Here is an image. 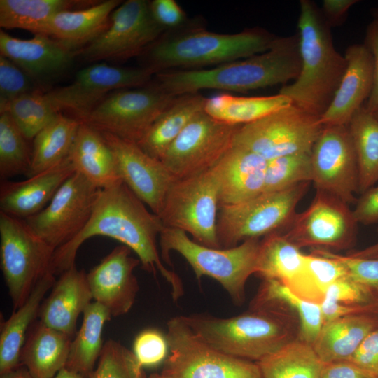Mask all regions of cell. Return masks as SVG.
I'll return each mask as SVG.
<instances>
[{"instance_id":"7dc6e473","label":"cell","mask_w":378,"mask_h":378,"mask_svg":"<svg viewBox=\"0 0 378 378\" xmlns=\"http://www.w3.org/2000/svg\"><path fill=\"white\" fill-rule=\"evenodd\" d=\"M132 352L143 368L156 367L164 363L169 355L167 337L157 329H146L136 337Z\"/></svg>"},{"instance_id":"484cf974","label":"cell","mask_w":378,"mask_h":378,"mask_svg":"<svg viewBox=\"0 0 378 378\" xmlns=\"http://www.w3.org/2000/svg\"><path fill=\"white\" fill-rule=\"evenodd\" d=\"M122 2L107 0L87 7L59 12L50 19L41 34L48 36L78 51L108 28L112 13Z\"/></svg>"},{"instance_id":"60d3db41","label":"cell","mask_w":378,"mask_h":378,"mask_svg":"<svg viewBox=\"0 0 378 378\" xmlns=\"http://www.w3.org/2000/svg\"><path fill=\"white\" fill-rule=\"evenodd\" d=\"M7 112L0 113V178L27 176L31 163L32 148Z\"/></svg>"},{"instance_id":"3957f363","label":"cell","mask_w":378,"mask_h":378,"mask_svg":"<svg viewBox=\"0 0 378 378\" xmlns=\"http://www.w3.org/2000/svg\"><path fill=\"white\" fill-rule=\"evenodd\" d=\"M302 61L298 78L279 94L319 118L329 107L345 73L347 62L335 49L330 27L321 9L309 0L300 1L298 19Z\"/></svg>"},{"instance_id":"e0dca14e","label":"cell","mask_w":378,"mask_h":378,"mask_svg":"<svg viewBox=\"0 0 378 378\" xmlns=\"http://www.w3.org/2000/svg\"><path fill=\"white\" fill-rule=\"evenodd\" d=\"M357 225L349 204L329 192L316 190L308 208L297 213L283 234L300 248L342 250L354 244Z\"/></svg>"},{"instance_id":"c3c4849f","label":"cell","mask_w":378,"mask_h":378,"mask_svg":"<svg viewBox=\"0 0 378 378\" xmlns=\"http://www.w3.org/2000/svg\"><path fill=\"white\" fill-rule=\"evenodd\" d=\"M378 297L349 276L342 278L326 290L323 299L344 306H368Z\"/></svg>"},{"instance_id":"f1b7e54d","label":"cell","mask_w":378,"mask_h":378,"mask_svg":"<svg viewBox=\"0 0 378 378\" xmlns=\"http://www.w3.org/2000/svg\"><path fill=\"white\" fill-rule=\"evenodd\" d=\"M251 309L286 313L290 310L298 319V339L312 346L323 325L320 304L300 298L275 280L262 281Z\"/></svg>"},{"instance_id":"681fc988","label":"cell","mask_w":378,"mask_h":378,"mask_svg":"<svg viewBox=\"0 0 378 378\" xmlns=\"http://www.w3.org/2000/svg\"><path fill=\"white\" fill-rule=\"evenodd\" d=\"M150 8L155 20L166 31L176 30L185 26L186 14L174 0H153Z\"/></svg>"},{"instance_id":"ac0fdd59","label":"cell","mask_w":378,"mask_h":378,"mask_svg":"<svg viewBox=\"0 0 378 378\" xmlns=\"http://www.w3.org/2000/svg\"><path fill=\"white\" fill-rule=\"evenodd\" d=\"M312 182L347 204L358 193L357 158L348 125L323 126L311 151Z\"/></svg>"},{"instance_id":"bcb514c9","label":"cell","mask_w":378,"mask_h":378,"mask_svg":"<svg viewBox=\"0 0 378 378\" xmlns=\"http://www.w3.org/2000/svg\"><path fill=\"white\" fill-rule=\"evenodd\" d=\"M35 82L11 60L0 55V110L15 99L40 92Z\"/></svg>"},{"instance_id":"e575fe53","label":"cell","mask_w":378,"mask_h":378,"mask_svg":"<svg viewBox=\"0 0 378 378\" xmlns=\"http://www.w3.org/2000/svg\"><path fill=\"white\" fill-rule=\"evenodd\" d=\"M292 104L277 94L262 97H237L222 93L206 98L204 111L213 118L228 124L243 125L270 115Z\"/></svg>"},{"instance_id":"9f6ffc18","label":"cell","mask_w":378,"mask_h":378,"mask_svg":"<svg viewBox=\"0 0 378 378\" xmlns=\"http://www.w3.org/2000/svg\"><path fill=\"white\" fill-rule=\"evenodd\" d=\"M0 378H34L23 365H20L8 372L0 374Z\"/></svg>"},{"instance_id":"6da1fadb","label":"cell","mask_w":378,"mask_h":378,"mask_svg":"<svg viewBox=\"0 0 378 378\" xmlns=\"http://www.w3.org/2000/svg\"><path fill=\"white\" fill-rule=\"evenodd\" d=\"M164 225L160 218L120 181L102 189L85 227L71 241L57 248L50 266L60 275L75 265L78 248L90 238L104 236L129 247L139 257L144 270L154 276L160 273L170 284L174 301L183 295V284L162 262L157 238Z\"/></svg>"},{"instance_id":"f6af8a7d","label":"cell","mask_w":378,"mask_h":378,"mask_svg":"<svg viewBox=\"0 0 378 378\" xmlns=\"http://www.w3.org/2000/svg\"><path fill=\"white\" fill-rule=\"evenodd\" d=\"M331 252L344 265L350 278L374 293H378V244L348 255Z\"/></svg>"},{"instance_id":"f35d334b","label":"cell","mask_w":378,"mask_h":378,"mask_svg":"<svg viewBox=\"0 0 378 378\" xmlns=\"http://www.w3.org/2000/svg\"><path fill=\"white\" fill-rule=\"evenodd\" d=\"M356 150L358 170V193L378 181V118L365 104L348 125Z\"/></svg>"},{"instance_id":"d6a6232c","label":"cell","mask_w":378,"mask_h":378,"mask_svg":"<svg viewBox=\"0 0 378 378\" xmlns=\"http://www.w3.org/2000/svg\"><path fill=\"white\" fill-rule=\"evenodd\" d=\"M305 270V254L283 233L263 238L260 242L256 275L275 280L293 291Z\"/></svg>"},{"instance_id":"277c9868","label":"cell","mask_w":378,"mask_h":378,"mask_svg":"<svg viewBox=\"0 0 378 378\" xmlns=\"http://www.w3.org/2000/svg\"><path fill=\"white\" fill-rule=\"evenodd\" d=\"M183 26L166 32L141 55L145 67L155 74L176 68L218 66L267 50L276 36L262 28L237 34L209 31Z\"/></svg>"},{"instance_id":"9a60e30c","label":"cell","mask_w":378,"mask_h":378,"mask_svg":"<svg viewBox=\"0 0 378 378\" xmlns=\"http://www.w3.org/2000/svg\"><path fill=\"white\" fill-rule=\"evenodd\" d=\"M239 126L218 121L203 111L186 125L160 160L175 179L209 171L232 146Z\"/></svg>"},{"instance_id":"4dcf8cb0","label":"cell","mask_w":378,"mask_h":378,"mask_svg":"<svg viewBox=\"0 0 378 378\" xmlns=\"http://www.w3.org/2000/svg\"><path fill=\"white\" fill-rule=\"evenodd\" d=\"M206 97L199 92L175 97L138 144L150 156L161 160L186 125L204 111Z\"/></svg>"},{"instance_id":"d590c367","label":"cell","mask_w":378,"mask_h":378,"mask_svg":"<svg viewBox=\"0 0 378 378\" xmlns=\"http://www.w3.org/2000/svg\"><path fill=\"white\" fill-rule=\"evenodd\" d=\"M94 4L92 1L80 0H0V26L6 29H21L41 34L55 14Z\"/></svg>"},{"instance_id":"7c38bea8","label":"cell","mask_w":378,"mask_h":378,"mask_svg":"<svg viewBox=\"0 0 378 378\" xmlns=\"http://www.w3.org/2000/svg\"><path fill=\"white\" fill-rule=\"evenodd\" d=\"M174 98L151 81L110 93L82 122L138 144Z\"/></svg>"},{"instance_id":"5bb4252c","label":"cell","mask_w":378,"mask_h":378,"mask_svg":"<svg viewBox=\"0 0 378 378\" xmlns=\"http://www.w3.org/2000/svg\"><path fill=\"white\" fill-rule=\"evenodd\" d=\"M101 190L75 171L42 211L24 220L36 235L56 250L85 227Z\"/></svg>"},{"instance_id":"44dd1931","label":"cell","mask_w":378,"mask_h":378,"mask_svg":"<svg viewBox=\"0 0 378 378\" xmlns=\"http://www.w3.org/2000/svg\"><path fill=\"white\" fill-rule=\"evenodd\" d=\"M0 52L36 82L68 69L78 50L44 34L22 39L1 30Z\"/></svg>"},{"instance_id":"7402d4cb","label":"cell","mask_w":378,"mask_h":378,"mask_svg":"<svg viewBox=\"0 0 378 378\" xmlns=\"http://www.w3.org/2000/svg\"><path fill=\"white\" fill-rule=\"evenodd\" d=\"M344 57L345 73L329 107L320 118L323 126L348 125L372 90L373 59L365 44L349 46Z\"/></svg>"},{"instance_id":"ee69618b","label":"cell","mask_w":378,"mask_h":378,"mask_svg":"<svg viewBox=\"0 0 378 378\" xmlns=\"http://www.w3.org/2000/svg\"><path fill=\"white\" fill-rule=\"evenodd\" d=\"M88 378H148L133 352L120 343L106 341L98 365Z\"/></svg>"},{"instance_id":"ba28073f","label":"cell","mask_w":378,"mask_h":378,"mask_svg":"<svg viewBox=\"0 0 378 378\" xmlns=\"http://www.w3.org/2000/svg\"><path fill=\"white\" fill-rule=\"evenodd\" d=\"M166 337L169 355L164 378H262L256 362L223 354L202 340L183 316L169 319Z\"/></svg>"},{"instance_id":"f5cc1de1","label":"cell","mask_w":378,"mask_h":378,"mask_svg":"<svg viewBox=\"0 0 378 378\" xmlns=\"http://www.w3.org/2000/svg\"><path fill=\"white\" fill-rule=\"evenodd\" d=\"M353 214L358 223L372 225L378 222V185L360 195Z\"/></svg>"},{"instance_id":"30bf717a","label":"cell","mask_w":378,"mask_h":378,"mask_svg":"<svg viewBox=\"0 0 378 378\" xmlns=\"http://www.w3.org/2000/svg\"><path fill=\"white\" fill-rule=\"evenodd\" d=\"M219 206L218 184L211 169L175 179L158 216L164 227L189 233L200 244L220 248L216 235Z\"/></svg>"},{"instance_id":"ab89813d","label":"cell","mask_w":378,"mask_h":378,"mask_svg":"<svg viewBox=\"0 0 378 378\" xmlns=\"http://www.w3.org/2000/svg\"><path fill=\"white\" fill-rule=\"evenodd\" d=\"M347 276L345 267L330 251L313 248L305 254L304 274L296 295L320 304L328 288Z\"/></svg>"},{"instance_id":"ffe728a7","label":"cell","mask_w":378,"mask_h":378,"mask_svg":"<svg viewBox=\"0 0 378 378\" xmlns=\"http://www.w3.org/2000/svg\"><path fill=\"white\" fill-rule=\"evenodd\" d=\"M123 244L114 248L87 274L92 300L104 306L111 316L127 314L139 291L135 268L141 263Z\"/></svg>"},{"instance_id":"1f68e13d","label":"cell","mask_w":378,"mask_h":378,"mask_svg":"<svg viewBox=\"0 0 378 378\" xmlns=\"http://www.w3.org/2000/svg\"><path fill=\"white\" fill-rule=\"evenodd\" d=\"M71 337L40 321L29 331L20 354V365L34 378H52L65 368Z\"/></svg>"},{"instance_id":"4316f807","label":"cell","mask_w":378,"mask_h":378,"mask_svg":"<svg viewBox=\"0 0 378 378\" xmlns=\"http://www.w3.org/2000/svg\"><path fill=\"white\" fill-rule=\"evenodd\" d=\"M76 172L101 189L122 181L114 154L101 131L80 122L68 156Z\"/></svg>"},{"instance_id":"9c48e42d","label":"cell","mask_w":378,"mask_h":378,"mask_svg":"<svg viewBox=\"0 0 378 378\" xmlns=\"http://www.w3.org/2000/svg\"><path fill=\"white\" fill-rule=\"evenodd\" d=\"M55 248L37 235L24 219L0 211L1 269L13 311L27 300L48 272Z\"/></svg>"},{"instance_id":"8fae6325","label":"cell","mask_w":378,"mask_h":378,"mask_svg":"<svg viewBox=\"0 0 378 378\" xmlns=\"http://www.w3.org/2000/svg\"><path fill=\"white\" fill-rule=\"evenodd\" d=\"M323 127L319 117L292 103L261 119L240 125L232 145L251 150L267 161L311 153Z\"/></svg>"},{"instance_id":"52a82bcc","label":"cell","mask_w":378,"mask_h":378,"mask_svg":"<svg viewBox=\"0 0 378 378\" xmlns=\"http://www.w3.org/2000/svg\"><path fill=\"white\" fill-rule=\"evenodd\" d=\"M309 184L304 182L284 190L262 192L241 203L220 206L216 223L220 248L284 233L295 218Z\"/></svg>"},{"instance_id":"11a10c76","label":"cell","mask_w":378,"mask_h":378,"mask_svg":"<svg viewBox=\"0 0 378 378\" xmlns=\"http://www.w3.org/2000/svg\"><path fill=\"white\" fill-rule=\"evenodd\" d=\"M358 2V0H324L321 11L330 27L337 26L345 20L350 8Z\"/></svg>"},{"instance_id":"8d00e7d4","label":"cell","mask_w":378,"mask_h":378,"mask_svg":"<svg viewBox=\"0 0 378 378\" xmlns=\"http://www.w3.org/2000/svg\"><path fill=\"white\" fill-rule=\"evenodd\" d=\"M83 314L82 325L71 341L65 368L88 377L94 370L104 347L102 336L104 324L112 316L104 306L94 301Z\"/></svg>"},{"instance_id":"816d5d0a","label":"cell","mask_w":378,"mask_h":378,"mask_svg":"<svg viewBox=\"0 0 378 378\" xmlns=\"http://www.w3.org/2000/svg\"><path fill=\"white\" fill-rule=\"evenodd\" d=\"M364 44L372 55L374 65L372 90L365 106L374 113L378 108V19L374 18L368 24Z\"/></svg>"},{"instance_id":"91938a15","label":"cell","mask_w":378,"mask_h":378,"mask_svg":"<svg viewBox=\"0 0 378 378\" xmlns=\"http://www.w3.org/2000/svg\"><path fill=\"white\" fill-rule=\"evenodd\" d=\"M373 15H374V18L378 19V8L374 9V10L373 12Z\"/></svg>"},{"instance_id":"6f0895ef","label":"cell","mask_w":378,"mask_h":378,"mask_svg":"<svg viewBox=\"0 0 378 378\" xmlns=\"http://www.w3.org/2000/svg\"><path fill=\"white\" fill-rule=\"evenodd\" d=\"M52 378H88V377L64 368Z\"/></svg>"},{"instance_id":"7a4b0ae2","label":"cell","mask_w":378,"mask_h":378,"mask_svg":"<svg viewBox=\"0 0 378 378\" xmlns=\"http://www.w3.org/2000/svg\"><path fill=\"white\" fill-rule=\"evenodd\" d=\"M302 66L299 35L276 37L261 53L209 69L172 70L154 81L172 96L206 89L245 92L295 80Z\"/></svg>"},{"instance_id":"f907efd6","label":"cell","mask_w":378,"mask_h":378,"mask_svg":"<svg viewBox=\"0 0 378 378\" xmlns=\"http://www.w3.org/2000/svg\"><path fill=\"white\" fill-rule=\"evenodd\" d=\"M349 361L378 378V328L366 337Z\"/></svg>"},{"instance_id":"7bdbcfd3","label":"cell","mask_w":378,"mask_h":378,"mask_svg":"<svg viewBox=\"0 0 378 378\" xmlns=\"http://www.w3.org/2000/svg\"><path fill=\"white\" fill-rule=\"evenodd\" d=\"M311 181V153L286 155L267 161L262 192H279Z\"/></svg>"},{"instance_id":"b9f144b4","label":"cell","mask_w":378,"mask_h":378,"mask_svg":"<svg viewBox=\"0 0 378 378\" xmlns=\"http://www.w3.org/2000/svg\"><path fill=\"white\" fill-rule=\"evenodd\" d=\"M1 112H7L29 141L47 125L59 113L45 93L27 94L9 102Z\"/></svg>"},{"instance_id":"6125c7cd","label":"cell","mask_w":378,"mask_h":378,"mask_svg":"<svg viewBox=\"0 0 378 378\" xmlns=\"http://www.w3.org/2000/svg\"><path fill=\"white\" fill-rule=\"evenodd\" d=\"M375 116L378 118V108L377 109L376 111L374 112Z\"/></svg>"},{"instance_id":"2e32d148","label":"cell","mask_w":378,"mask_h":378,"mask_svg":"<svg viewBox=\"0 0 378 378\" xmlns=\"http://www.w3.org/2000/svg\"><path fill=\"white\" fill-rule=\"evenodd\" d=\"M154 75L142 66L118 67L97 62L79 71L70 84L45 94L57 112L83 121L110 92L146 85Z\"/></svg>"},{"instance_id":"5b68a950","label":"cell","mask_w":378,"mask_h":378,"mask_svg":"<svg viewBox=\"0 0 378 378\" xmlns=\"http://www.w3.org/2000/svg\"><path fill=\"white\" fill-rule=\"evenodd\" d=\"M193 332L227 355L258 362L296 340L289 314L252 309L230 318L183 316Z\"/></svg>"},{"instance_id":"f546056e","label":"cell","mask_w":378,"mask_h":378,"mask_svg":"<svg viewBox=\"0 0 378 378\" xmlns=\"http://www.w3.org/2000/svg\"><path fill=\"white\" fill-rule=\"evenodd\" d=\"M55 275L48 272L36 285L31 294L9 318L1 323L0 334V374L20 365V354L29 327L38 313L42 300L55 282Z\"/></svg>"},{"instance_id":"83f0119b","label":"cell","mask_w":378,"mask_h":378,"mask_svg":"<svg viewBox=\"0 0 378 378\" xmlns=\"http://www.w3.org/2000/svg\"><path fill=\"white\" fill-rule=\"evenodd\" d=\"M377 328L378 318L374 313L344 316L324 323L312 346L324 363L349 360Z\"/></svg>"},{"instance_id":"836d02e7","label":"cell","mask_w":378,"mask_h":378,"mask_svg":"<svg viewBox=\"0 0 378 378\" xmlns=\"http://www.w3.org/2000/svg\"><path fill=\"white\" fill-rule=\"evenodd\" d=\"M81 121L59 112L34 138L27 177L45 171L68 158Z\"/></svg>"},{"instance_id":"d4e9b609","label":"cell","mask_w":378,"mask_h":378,"mask_svg":"<svg viewBox=\"0 0 378 378\" xmlns=\"http://www.w3.org/2000/svg\"><path fill=\"white\" fill-rule=\"evenodd\" d=\"M92 300L87 274L74 265L59 275L50 295L41 304L40 322L72 337L79 315Z\"/></svg>"},{"instance_id":"94428289","label":"cell","mask_w":378,"mask_h":378,"mask_svg":"<svg viewBox=\"0 0 378 378\" xmlns=\"http://www.w3.org/2000/svg\"><path fill=\"white\" fill-rule=\"evenodd\" d=\"M374 305H375V307H376L377 313L378 314V298L375 300Z\"/></svg>"},{"instance_id":"8992f818","label":"cell","mask_w":378,"mask_h":378,"mask_svg":"<svg viewBox=\"0 0 378 378\" xmlns=\"http://www.w3.org/2000/svg\"><path fill=\"white\" fill-rule=\"evenodd\" d=\"M160 255L170 266L171 251L182 255L189 263L196 278H213L227 292L234 303L241 305L246 298L248 279L257 272L261 240L252 239L230 248H214L190 239L187 233L166 227L160 235Z\"/></svg>"},{"instance_id":"db71d44e","label":"cell","mask_w":378,"mask_h":378,"mask_svg":"<svg viewBox=\"0 0 378 378\" xmlns=\"http://www.w3.org/2000/svg\"><path fill=\"white\" fill-rule=\"evenodd\" d=\"M320 378H375L349 360L325 363Z\"/></svg>"},{"instance_id":"603a6c76","label":"cell","mask_w":378,"mask_h":378,"mask_svg":"<svg viewBox=\"0 0 378 378\" xmlns=\"http://www.w3.org/2000/svg\"><path fill=\"white\" fill-rule=\"evenodd\" d=\"M74 172L67 158L25 180L1 181L0 211L24 220L39 213Z\"/></svg>"},{"instance_id":"d6986e66","label":"cell","mask_w":378,"mask_h":378,"mask_svg":"<svg viewBox=\"0 0 378 378\" xmlns=\"http://www.w3.org/2000/svg\"><path fill=\"white\" fill-rule=\"evenodd\" d=\"M111 148L122 181L157 216L175 178L162 162L137 144L102 132Z\"/></svg>"},{"instance_id":"74e56055","label":"cell","mask_w":378,"mask_h":378,"mask_svg":"<svg viewBox=\"0 0 378 378\" xmlns=\"http://www.w3.org/2000/svg\"><path fill=\"white\" fill-rule=\"evenodd\" d=\"M262 378H320L325 363L300 339L257 362Z\"/></svg>"},{"instance_id":"4fadbf2b","label":"cell","mask_w":378,"mask_h":378,"mask_svg":"<svg viewBox=\"0 0 378 378\" xmlns=\"http://www.w3.org/2000/svg\"><path fill=\"white\" fill-rule=\"evenodd\" d=\"M167 31L153 18L150 1L127 0L112 13L108 28L77 55L90 62L141 56Z\"/></svg>"},{"instance_id":"cb8c5ba5","label":"cell","mask_w":378,"mask_h":378,"mask_svg":"<svg viewBox=\"0 0 378 378\" xmlns=\"http://www.w3.org/2000/svg\"><path fill=\"white\" fill-rule=\"evenodd\" d=\"M267 160L232 146L212 168L218 188L220 206L241 203L263 192Z\"/></svg>"},{"instance_id":"be15d7a7","label":"cell","mask_w":378,"mask_h":378,"mask_svg":"<svg viewBox=\"0 0 378 378\" xmlns=\"http://www.w3.org/2000/svg\"></svg>"},{"instance_id":"680465c9","label":"cell","mask_w":378,"mask_h":378,"mask_svg":"<svg viewBox=\"0 0 378 378\" xmlns=\"http://www.w3.org/2000/svg\"><path fill=\"white\" fill-rule=\"evenodd\" d=\"M148 378H164L161 373H153L151 375H150Z\"/></svg>"}]
</instances>
